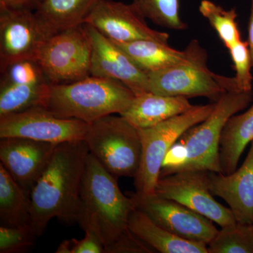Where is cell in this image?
I'll use <instances>...</instances> for the list:
<instances>
[{"label":"cell","instance_id":"d4e9b609","mask_svg":"<svg viewBox=\"0 0 253 253\" xmlns=\"http://www.w3.org/2000/svg\"><path fill=\"white\" fill-rule=\"evenodd\" d=\"M143 17L161 27L184 31L187 23L181 19L179 0H131Z\"/></svg>","mask_w":253,"mask_h":253},{"label":"cell","instance_id":"52a82bcc","mask_svg":"<svg viewBox=\"0 0 253 253\" xmlns=\"http://www.w3.org/2000/svg\"><path fill=\"white\" fill-rule=\"evenodd\" d=\"M214 106L215 102L194 106L189 111L156 126L139 129L141 158L139 170L134 178L135 194L144 196L155 194L168 151L188 129L206 119Z\"/></svg>","mask_w":253,"mask_h":253},{"label":"cell","instance_id":"44dd1931","mask_svg":"<svg viewBox=\"0 0 253 253\" xmlns=\"http://www.w3.org/2000/svg\"><path fill=\"white\" fill-rule=\"evenodd\" d=\"M101 0H42L35 11L52 35L84 24Z\"/></svg>","mask_w":253,"mask_h":253},{"label":"cell","instance_id":"2e32d148","mask_svg":"<svg viewBox=\"0 0 253 253\" xmlns=\"http://www.w3.org/2000/svg\"><path fill=\"white\" fill-rule=\"evenodd\" d=\"M208 184L213 196L224 200L241 224H253V141L246 159L229 174L208 172Z\"/></svg>","mask_w":253,"mask_h":253},{"label":"cell","instance_id":"7c38bea8","mask_svg":"<svg viewBox=\"0 0 253 253\" xmlns=\"http://www.w3.org/2000/svg\"><path fill=\"white\" fill-rule=\"evenodd\" d=\"M130 196L136 208L181 239L208 246L219 231L212 220L173 200L156 194L144 196L134 193Z\"/></svg>","mask_w":253,"mask_h":253},{"label":"cell","instance_id":"30bf717a","mask_svg":"<svg viewBox=\"0 0 253 253\" xmlns=\"http://www.w3.org/2000/svg\"><path fill=\"white\" fill-rule=\"evenodd\" d=\"M52 36L35 11L0 7V71L21 60L38 61Z\"/></svg>","mask_w":253,"mask_h":253},{"label":"cell","instance_id":"d6986e66","mask_svg":"<svg viewBox=\"0 0 253 253\" xmlns=\"http://www.w3.org/2000/svg\"><path fill=\"white\" fill-rule=\"evenodd\" d=\"M116 43L146 73L160 71L188 61L192 54L191 43L184 51L156 40H139Z\"/></svg>","mask_w":253,"mask_h":253},{"label":"cell","instance_id":"cb8c5ba5","mask_svg":"<svg viewBox=\"0 0 253 253\" xmlns=\"http://www.w3.org/2000/svg\"><path fill=\"white\" fill-rule=\"evenodd\" d=\"M200 13L216 31L226 49H230L241 40L237 23L236 8L226 10L211 0H202L199 7Z\"/></svg>","mask_w":253,"mask_h":253},{"label":"cell","instance_id":"484cf974","mask_svg":"<svg viewBox=\"0 0 253 253\" xmlns=\"http://www.w3.org/2000/svg\"><path fill=\"white\" fill-rule=\"evenodd\" d=\"M208 249V253H253V224L221 227Z\"/></svg>","mask_w":253,"mask_h":253},{"label":"cell","instance_id":"8fae6325","mask_svg":"<svg viewBox=\"0 0 253 253\" xmlns=\"http://www.w3.org/2000/svg\"><path fill=\"white\" fill-rule=\"evenodd\" d=\"M207 170H184L160 178L155 194L173 200L216 223L220 227L235 224L230 208L214 199L208 184Z\"/></svg>","mask_w":253,"mask_h":253},{"label":"cell","instance_id":"5bb4252c","mask_svg":"<svg viewBox=\"0 0 253 253\" xmlns=\"http://www.w3.org/2000/svg\"><path fill=\"white\" fill-rule=\"evenodd\" d=\"M92 46L91 76L121 82L134 94L148 92L147 73L114 42L86 24Z\"/></svg>","mask_w":253,"mask_h":253},{"label":"cell","instance_id":"4316f807","mask_svg":"<svg viewBox=\"0 0 253 253\" xmlns=\"http://www.w3.org/2000/svg\"><path fill=\"white\" fill-rule=\"evenodd\" d=\"M49 83L41 65L36 60H21L1 71L0 84H32Z\"/></svg>","mask_w":253,"mask_h":253},{"label":"cell","instance_id":"ffe728a7","mask_svg":"<svg viewBox=\"0 0 253 253\" xmlns=\"http://www.w3.org/2000/svg\"><path fill=\"white\" fill-rule=\"evenodd\" d=\"M253 141V105L241 114L229 118L221 133L219 160L221 173L229 174L236 170L248 145Z\"/></svg>","mask_w":253,"mask_h":253},{"label":"cell","instance_id":"4fadbf2b","mask_svg":"<svg viewBox=\"0 0 253 253\" xmlns=\"http://www.w3.org/2000/svg\"><path fill=\"white\" fill-rule=\"evenodd\" d=\"M84 23L116 43L149 39L168 44L169 39L168 33L150 28L131 3L101 0Z\"/></svg>","mask_w":253,"mask_h":253},{"label":"cell","instance_id":"4dcf8cb0","mask_svg":"<svg viewBox=\"0 0 253 253\" xmlns=\"http://www.w3.org/2000/svg\"><path fill=\"white\" fill-rule=\"evenodd\" d=\"M83 239H70L71 253H104V246L94 232L84 230Z\"/></svg>","mask_w":253,"mask_h":253},{"label":"cell","instance_id":"3957f363","mask_svg":"<svg viewBox=\"0 0 253 253\" xmlns=\"http://www.w3.org/2000/svg\"><path fill=\"white\" fill-rule=\"evenodd\" d=\"M134 97L121 82L89 76L66 84H50L42 107L58 117L90 124L109 115L122 114Z\"/></svg>","mask_w":253,"mask_h":253},{"label":"cell","instance_id":"e0dca14e","mask_svg":"<svg viewBox=\"0 0 253 253\" xmlns=\"http://www.w3.org/2000/svg\"><path fill=\"white\" fill-rule=\"evenodd\" d=\"M194 107L184 96L144 92L135 95L129 107L121 114L138 129L150 127Z\"/></svg>","mask_w":253,"mask_h":253},{"label":"cell","instance_id":"d6a6232c","mask_svg":"<svg viewBox=\"0 0 253 253\" xmlns=\"http://www.w3.org/2000/svg\"><path fill=\"white\" fill-rule=\"evenodd\" d=\"M251 8H250V16L249 20V26H248V42L249 44L250 51H251V59L253 68V0H250Z\"/></svg>","mask_w":253,"mask_h":253},{"label":"cell","instance_id":"1f68e13d","mask_svg":"<svg viewBox=\"0 0 253 253\" xmlns=\"http://www.w3.org/2000/svg\"><path fill=\"white\" fill-rule=\"evenodd\" d=\"M42 0H0V7L36 11Z\"/></svg>","mask_w":253,"mask_h":253},{"label":"cell","instance_id":"603a6c76","mask_svg":"<svg viewBox=\"0 0 253 253\" xmlns=\"http://www.w3.org/2000/svg\"><path fill=\"white\" fill-rule=\"evenodd\" d=\"M51 83L0 84V117L42 106Z\"/></svg>","mask_w":253,"mask_h":253},{"label":"cell","instance_id":"7402d4cb","mask_svg":"<svg viewBox=\"0 0 253 253\" xmlns=\"http://www.w3.org/2000/svg\"><path fill=\"white\" fill-rule=\"evenodd\" d=\"M0 222L2 226L33 231L30 196L13 179L1 163Z\"/></svg>","mask_w":253,"mask_h":253},{"label":"cell","instance_id":"277c9868","mask_svg":"<svg viewBox=\"0 0 253 253\" xmlns=\"http://www.w3.org/2000/svg\"><path fill=\"white\" fill-rule=\"evenodd\" d=\"M188 61L148 73V92L165 96L206 97L216 102L229 91L240 90L234 78L216 74L208 66V54L197 40H192Z\"/></svg>","mask_w":253,"mask_h":253},{"label":"cell","instance_id":"f1b7e54d","mask_svg":"<svg viewBox=\"0 0 253 253\" xmlns=\"http://www.w3.org/2000/svg\"><path fill=\"white\" fill-rule=\"evenodd\" d=\"M38 236L31 229L0 226V253L27 252Z\"/></svg>","mask_w":253,"mask_h":253},{"label":"cell","instance_id":"7a4b0ae2","mask_svg":"<svg viewBox=\"0 0 253 253\" xmlns=\"http://www.w3.org/2000/svg\"><path fill=\"white\" fill-rule=\"evenodd\" d=\"M118 177L89 153L80 195L77 222L94 232L106 248L129 230L128 221L136 208L130 196L120 189Z\"/></svg>","mask_w":253,"mask_h":253},{"label":"cell","instance_id":"ac0fdd59","mask_svg":"<svg viewBox=\"0 0 253 253\" xmlns=\"http://www.w3.org/2000/svg\"><path fill=\"white\" fill-rule=\"evenodd\" d=\"M129 230L143 242L161 253H208L207 245L181 239L154 222L135 208L128 221Z\"/></svg>","mask_w":253,"mask_h":253},{"label":"cell","instance_id":"83f0119b","mask_svg":"<svg viewBox=\"0 0 253 253\" xmlns=\"http://www.w3.org/2000/svg\"><path fill=\"white\" fill-rule=\"evenodd\" d=\"M228 51L235 70L234 78L238 87L241 91H252L253 77L251 70L253 64L249 42L241 40Z\"/></svg>","mask_w":253,"mask_h":253},{"label":"cell","instance_id":"f546056e","mask_svg":"<svg viewBox=\"0 0 253 253\" xmlns=\"http://www.w3.org/2000/svg\"><path fill=\"white\" fill-rule=\"evenodd\" d=\"M154 249L143 242L130 230L105 249L104 253H152Z\"/></svg>","mask_w":253,"mask_h":253},{"label":"cell","instance_id":"9c48e42d","mask_svg":"<svg viewBox=\"0 0 253 253\" xmlns=\"http://www.w3.org/2000/svg\"><path fill=\"white\" fill-rule=\"evenodd\" d=\"M88 128L84 121L58 117L42 106L0 117V139L21 137L59 144L84 141Z\"/></svg>","mask_w":253,"mask_h":253},{"label":"cell","instance_id":"6da1fadb","mask_svg":"<svg viewBox=\"0 0 253 253\" xmlns=\"http://www.w3.org/2000/svg\"><path fill=\"white\" fill-rule=\"evenodd\" d=\"M89 151L84 141L59 144L30 193L32 226L39 237L54 218L77 222L82 181Z\"/></svg>","mask_w":253,"mask_h":253},{"label":"cell","instance_id":"9a60e30c","mask_svg":"<svg viewBox=\"0 0 253 253\" xmlns=\"http://www.w3.org/2000/svg\"><path fill=\"white\" fill-rule=\"evenodd\" d=\"M57 145L26 138H1L0 163L30 196Z\"/></svg>","mask_w":253,"mask_h":253},{"label":"cell","instance_id":"5b68a950","mask_svg":"<svg viewBox=\"0 0 253 253\" xmlns=\"http://www.w3.org/2000/svg\"><path fill=\"white\" fill-rule=\"evenodd\" d=\"M89 153L116 177H135L140 166L139 129L121 115H109L89 124L84 138Z\"/></svg>","mask_w":253,"mask_h":253},{"label":"cell","instance_id":"ba28073f","mask_svg":"<svg viewBox=\"0 0 253 253\" xmlns=\"http://www.w3.org/2000/svg\"><path fill=\"white\" fill-rule=\"evenodd\" d=\"M91 52L84 23L50 37L38 61L51 84H66L91 76Z\"/></svg>","mask_w":253,"mask_h":253},{"label":"cell","instance_id":"8992f818","mask_svg":"<svg viewBox=\"0 0 253 253\" xmlns=\"http://www.w3.org/2000/svg\"><path fill=\"white\" fill-rule=\"evenodd\" d=\"M253 91H229L215 102L212 113L203 122L190 128L179 138L185 146L187 158L182 170L221 172L219 144L229 118L247 109Z\"/></svg>","mask_w":253,"mask_h":253}]
</instances>
